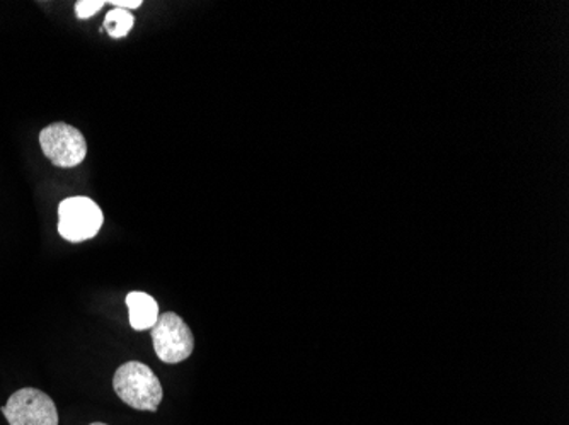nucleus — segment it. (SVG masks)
<instances>
[{
  "instance_id": "nucleus-1",
  "label": "nucleus",
  "mask_w": 569,
  "mask_h": 425,
  "mask_svg": "<svg viewBox=\"0 0 569 425\" xmlns=\"http://www.w3.org/2000/svg\"><path fill=\"white\" fill-rule=\"evenodd\" d=\"M113 388L136 411L156 412L162 402V385L147 364L130 361L114 373Z\"/></svg>"
},
{
  "instance_id": "nucleus-2",
  "label": "nucleus",
  "mask_w": 569,
  "mask_h": 425,
  "mask_svg": "<svg viewBox=\"0 0 569 425\" xmlns=\"http://www.w3.org/2000/svg\"><path fill=\"white\" fill-rule=\"evenodd\" d=\"M102 222L101 208L89 198H67L59 204V233L67 242L91 241L101 230Z\"/></svg>"
},
{
  "instance_id": "nucleus-3",
  "label": "nucleus",
  "mask_w": 569,
  "mask_h": 425,
  "mask_svg": "<svg viewBox=\"0 0 569 425\" xmlns=\"http://www.w3.org/2000/svg\"><path fill=\"white\" fill-rule=\"evenodd\" d=\"M40 145L48 161L60 169L77 168L88 155L84 135L62 121L48 124L41 130Z\"/></svg>"
},
{
  "instance_id": "nucleus-4",
  "label": "nucleus",
  "mask_w": 569,
  "mask_h": 425,
  "mask_svg": "<svg viewBox=\"0 0 569 425\" xmlns=\"http://www.w3.org/2000/svg\"><path fill=\"white\" fill-rule=\"evenodd\" d=\"M150 331H152L153 351L162 363H183L193 354V332L176 313L168 312L159 315L158 324Z\"/></svg>"
},
{
  "instance_id": "nucleus-5",
  "label": "nucleus",
  "mask_w": 569,
  "mask_h": 425,
  "mask_svg": "<svg viewBox=\"0 0 569 425\" xmlns=\"http://www.w3.org/2000/svg\"><path fill=\"white\" fill-rule=\"evenodd\" d=\"M2 414L9 425H59L56 402L37 388H22L12 393Z\"/></svg>"
},
{
  "instance_id": "nucleus-6",
  "label": "nucleus",
  "mask_w": 569,
  "mask_h": 425,
  "mask_svg": "<svg viewBox=\"0 0 569 425\" xmlns=\"http://www.w3.org/2000/svg\"><path fill=\"white\" fill-rule=\"evenodd\" d=\"M128 313H130V325L136 331H150L159 321V305L153 296L132 291L127 296Z\"/></svg>"
},
{
  "instance_id": "nucleus-7",
  "label": "nucleus",
  "mask_w": 569,
  "mask_h": 425,
  "mask_svg": "<svg viewBox=\"0 0 569 425\" xmlns=\"http://www.w3.org/2000/svg\"><path fill=\"white\" fill-rule=\"evenodd\" d=\"M133 24H136V18L124 9L114 8L113 11L108 12L107 19H104V30L114 40L127 37L132 31Z\"/></svg>"
},
{
  "instance_id": "nucleus-8",
  "label": "nucleus",
  "mask_w": 569,
  "mask_h": 425,
  "mask_svg": "<svg viewBox=\"0 0 569 425\" xmlns=\"http://www.w3.org/2000/svg\"><path fill=\"white\" fill-rule=\"evenodd\" d=\"M107 6L104 0H79L76 4V14L79 19H89Z\"/></svg>"
},
{
  "instance_id": "nucleus-9",
  "label": "nucleus",
  "mask_w": 569,
  "mask_h": 425,
  "mask_svg": "<svg viewBox=\"0 0 569 425\" xmlns=\"http://www.w3.org/2000/svg\"><path fill=\"white\" fill-rule=\"evenodd\" d=\"M111 6H117V9H139L142 6V0H111Z\"/></svg>"
},
{
  "instance_id": "nucleus-10",
  "label": "nucleus",
  "mask_w": 569,
  "mask_h": 425,
  "mask_svg": "<svg viewBox=\"0 0 569 425\" xmlns=\"http://www.w3.org/2000/svg\"><path fill=\"white\" fill-rule=\"evenodd\" d=\"M91 425H107V424H101V422H96V424H91Z\"/></svg>"
}]
</instances>
